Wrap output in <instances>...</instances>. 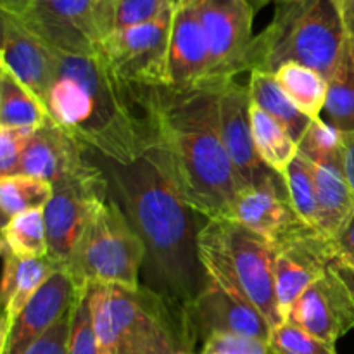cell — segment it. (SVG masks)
<instances>
[{
  "label": "cell",
  "mask_w": 354,
  "mask_h": 354,
  "mask_svg": "<svg viewBox=\"0 0 354 354\" xmlns=\"http://www.w3.org/2000/svg\"><path fill=\"white\" fill-rule=\"evenodd\" d=\"M206 275L256 308L270 325L282 324L273 280L275 242L230 218H209L199 232Z\"/></svg>",
  "instance_id": "cell-5"
},
{
  "label": "cell",
  "mask_w": 354,
  "mask_h": 354,
  "mask_svg": "<svg viewBox=\"0 0 354 354\" xmlns=\"http://www.w3.org/2000/svg\"><path fill=\"white\" fill-rule=\"evenodd\" d=\"M334 268H335V272L339 273V277L344 280L346 286L349 287V290H351L353 296H354V266H351L349 263L342 261V259L337 258L334 263Z\"/></svg>",
  "instance_id": "cell-41"
},
{
  "label": "cell",
  "mask_w": 354,
  "mask_h": 354,
  "mask_svg": "<svg viewBox=\"0 0 354 354\" xmlns=\"http://www.w3.org/2000/svg\"><path fill=\"white\" fill-rule=\"evenodd\" d=\"M251 127L256 152L266 168L283 178L290 162L299 154L297 142L270 114L251 104Z\"/></svg>",
  "instance_id": "cell-24"
},
{
  "label": "cell",
  "mask_w": 354,
  "mask_h": 354,
  "mask_svg": "<svg viewBox=\"0 0 354 354\" xmlns=\"http://www.w3.org/2000/svg\"><path fill=\"white\" fill-rule=\"evenodd\" d=\"M182 315L192 353L216 334L249 335L265 342L272 334V325L252 304L228 292L211 279L183 308Z\"/></svg>",
  "instance_id": "cell-12"
},
{
  "label": "cell",
  "mask_w": 354,
  "mask_h": 354,
  "mask_svg": "<svg viewBox=\"0 0 354 354\" xmlns=\"http://www.w3.org/2000/svg\"><path fill=\"white\" fill-rule=\"evenodd\" d=\"M249 75L251 76H249L248 88L252 106L259 107L273 120L279 121L289 131L290 137L299 144L313 120H310L306 114L297 109L296 104L287 97L282 86L279 85L273 73L251 71Z\"/></svg>",
  "instance_id": "cell-23"
},
{
  "label": "cell",
  "mask_w": 354,
  "mask_h": 354,
  "mask_svg": "<svg viewBox=\"0 0 354 354\" xmlns=\"http://www.w3.org/2000/svg\"><path fill=\"white\" fill-rule=\"evenodd\" d=\"M52 194L54 187L45 180L23 173L0 176V209L3 214V223L16 214L45 209Z\"/></svg>",
  "instance_id": "cell-29"
},
{
  "label": "cell",
  "mask_w": 354,
  "mask_h": 354,
  "mask_svg": "<svg viewBox=\"0 0 354 354\" xmlns=\"http://www.w3.org/2000/svg\"><path fill=\"white\" fill-rule=\"evenodd\" d=\"M335 259V242L311 225H303L275 241L273 280L282 324L301 294L324 277Z\"/></svg>",
  "instance_id": "cell-10"
},
{
  "label": "cell",
  "mask_w": 354,
  "mask_h": 354,
  "mask_svg": "<svg viewBox=\"0 0 354 354\" xmlns=\"http://www.w3.org/2000/svg\"><path fill=\"white\" fill-rule=\"evenodd\" d=\"M221 85L159 86L147 97L156 156L182 199L207 220L225 216L248 187L221 140Z\"/></svg>",
  "instance_id": "cell-2"
},
{
  "label": "cell",
  "mask_w": 354,
  "mask_h": 354,
  "mask_svg": "<svg viewBox=\"0 0 354 354\" xmlns=\"http://www.w3.org/2000/svg\"><path fill=\"white\" fill-rule=\"evenodd\" d=\"M317 185V228L337 241L354 218V190L342 161L315 165Z\"/></svg>",
  "instance_id": "cell-22"
},
{
  "label": "cell",
  "mask_w": 354,
  "mask_h": 354,
  "mask_svg": "<svg viewBox=\"0 0 354 354\" xmlns=\"http://www.w3.org/2000/svg\"><path fill=\"white\" fill-rule=\"evenodd\" d=\"M88 156L90 152L48 116L31 135L21 159L19 173L57 187L97 171L100 166L90 161Z\"/></svg>",
  "instance_id": "cell-16"
},
{
  "label": "cell",
  "mask_w": 354,
  "mask_h": 354,
  "mask_svg": "<svg viewBox=\"0 0 354 354\" xmlns=\"http://www.w3.org/2000/svg\"><path fill=\"white\" fill-rule=\"evenodd\" d=\"M47 118V109L33 92L0 66V127L38 128Z\"/></svg>",
  "instance_id": "cell-27"
},
{
  "label": "cell",
  "mask_w": 354,
  "mask_h": 354,
  "mask_svg": "<svg viewBox=\"0 0 354 354\" xmlns=\"http://www.w3.org/2000/svg\"><path fill=\"white\" fill-rule=\"evenodd\" d=\"M2 68L12 73L47 109V99L57 75L59 54L28 30L19 17L0 10Z\"/></svg>",
  "instance_id": "cell-18"
},
{
  "label": "cell",
  "mask_w": 354,
  "mask_h": 354,
  "mask_svg": "<svg viewBox=\"0 0 354 354\" xmlns=\"http://www.w3.org/2000/svg\"><path fill=\"white\" fill-rule=\"evenodd\" d=\"M151 90L124 83L99 55L59 54L47 113L86 152L127 165L154 147Z\"/></svg>",
  "instance_id": "cell-3"
},
{
  "label": "cell",
  "mask_w": 354,
  "mask_h": 354,
  "mask_svg": "<svg viewBox=\"0 0 354 354\" xmlns=\"http://www.w3.org/2000/svg\"><path fill=\"white\" fill-rule=\"evenodd\" d=\"M17 17L59 54L97 55L114 33V0H31Z\"/></svg>",
  "instance_id": "cell-8"
},
{
  "label": "cell",
  "mask_w": 354,
  "mask_h": 354,
  "mask_svg": "<svg viewBox=\"0 0 354 354\" xmlns=\"http://www.w3.org/2000/svg\"><path fill=\"white\" fill-rule=\"evenodd\" d=\"M145 254L144 241L111 194L86 220L64 268L80 290L92 283L135 287Z\"/></svg>",
  "instance_id": "cell-6"
},
{
  "label": "cell",
  "mask_w": 354,
  "mask_h": 354,
  "mask_svg": "<svg viewBox=\"0 0 354 354\" xmlns=\"http://www.w3.org/2000/svg\"><path fill=\"white\" fill-rule=\"evenodd\" d=\"M2 318H0V339L9 332L17 315L24 310L31 297L38 292L45 280L57 270L64 268L52 258L19 259L2 245Z\"/></svg>",
  "instance_id": "cell-21"
},
{
  "label": "cell",
  "mask_w": 354,
  "mask_h": 354,
  "mask_svg": "<svg viewBox=\"0 0 354 354\" xmlns=\"http://www.w3.org/2000/svg\"><path fill=\"white\" fill-rule=\"evenodd\" d=\"M299 154L310 159L313 165L342 161L344 159V135L320 118L313 120L306 133L297 144Z\"/></svg>",
  "instance_id": "cell-31"
},
{
  "label": "cell",
  "mask_w": 354,
  "mask_h": 354,
  "mask_svg": "<svg viewBox=\"0 0 354 354\" xmlns=\"http://www.w3.org/2000/svg\"><path fill=\"white\" fill-rule=\"evenodd\" d=\"M30 2L31 0H0V10H6V12L17 16V14H21L26 9Z\"/></svg>",
  "instance_id": "cell-42"
},
{
  "label": "cell",
  "mask_w": 354,
  "mask_h": 354,
  "mask_svg": "<svg viewBox=\"0 0 354 354\" xmlns=\"http://www.w3.org/2000/svg\"><path fill=\"white\" fill-rule=\"evenodd\" d=\"M268 346L272 354H337L334 344L315 337L290 322L272 328Z\"/></svg>",
  "instance_id": "cell-32"
},
{
  "label": "cell",
  "mask_w": 354,
  "mask_h": 354,
  "mask_svg": "<svg viewBox=\"0 0 354 354\" xmlns=\"http://www.w3.org/2000/svg\"><path fill=\"white\" fill-rule=\"evenodd\" d=\"M346 44L335 0H282L268 26L254 37L248 71L275 73L294 62L328 80Z\"/></svg>",
  "instance_id": "cell-4"
},
{
  "label": "cell",
  "mask_w": 354,
  "mask_h": 354,
  "mask_svg": "<svg viewBox=\"0 0 354 354\" xmlns=\"http://www.w3.org/2000/svg\"><path fill=\"white\" fill-rule=\"evenodd\" d=\"M249 3H251V7L252 9H254V12L258 9H261L263 6H266V3H270V2H275V3H279V2H282V0H248Z\"/></svg>",
  "instance_id": "cell-43"
},
{
  "label": "cell",
  "mask_w": 354,
  "mask_h": 354,
  "mask_svg": "<svg viewBox=\"0 0 354 354\" xmlns=\"http://www.w3.org/2000/svg\"><path fill=\"white\" fill-rule=\"evenodd\" d=\"M109 180L102 168L54 187V194L44 209L48 258L66 266L86 220L100 204L109 199Z\"/></svg>",
  "instance_id": "cell-13"
},
{
  "label": "cell",
  "mask_w": 354,
  "mask_h": 354,
  "mask_svg": "<svg viewBox=\"0 0 354 354\" xmlns=\"http://www.w3.org/2000/svg\"><path fill=\"white\" fill-rule=\"evenodd\" d=\"M286 322L334 344L354 328V296L334 265L294 303Z\"/></svg>",
  "instance_id": "cell-14"
},
{
  "label": "cell",
  "mask_w": 354,
  "mask_h": 354,
  "mask_svg": "<svg viewBox=\"0 0 354 354\" xmlns=\"http://www.w3.org/2000/svg\"><path fill=\"white\" fill-rule=\"evenodd\" d=\"M209 48L211 85L248 71L254 9L248 0H196Z\"/></svg>",
  "instance_id": "cell-11"
},
{
  "label": "cell",
  "mask_w": 354,
  "mask_h": 354,
  "mask_svg": "<svg viewBox=\"0 0 354 354\" xmlns=\"http://www.w3.org/2000/svg\"><path fill=\"white\" fill-rule=\"evenodd\" d=\"M223 218H230L273 242L308 225L294 211L282 176L263 185L245 187Z\"/></svg>",
  "instance_id": "cell-20"
},
{
  "label": "cell",
  "mask_w": 354,
  "mask_h": 354,
  "mask_svg": "<svg viewBox=\"0 0 354 354\" xmlns=\"http://www.w3.org/2000/svg\"><path fill=\"white\" fill-rule=\"evenodd\" d=\"M283 183L297 216L304 223L317 228V185L313 162L297 154L283 175Z\"/></svg>",
  "instance_id": "cell-30"
},
{
  "label": "cell",
  "mask_w": 354,
  "mask_h": 354,
  "mask_svg": "<svg viewBox=\"0 0 354 354\" xmlns=\"http://www.w3.org/2000/svg\"><path fill=\"white\" fill-rule=\"evenodd\" d=\"M178 0H114V31L151 23Z\"/></svg>",
  "instance_id": "cell-33"
},
{
  "label": "cell",
  "mask_w": 354,
  "mask_h": 354,
  "mask_svg": "<svg viewBox=\"0 0 354 354\" xmlns=\"http://www.w3.org/2000/svg\"><path fill=\"white\" fill-rule=\"evenodd\" d=\"M176 6L151 23L111 33L97 55L128 85L144 90L168 86L169 38Z\"/></svg>",
  "instance_id": "cell-9"
},
{
  "label": "cell",
  "mask_w": 354,
  "mask_h": 354,
  "mask_svg": "<svg viewBox=\"0 0 354 354\" xmlns=\"http://www.w3.org/2000/svg\"><path fill=\"white\" fill-rule=\"evenodd\" d=\"M335 3H337L339 14H341L346 38L354 47V0H335Z\"/></svg>",
  "instance_id": "cell-39"
},
{
  "label": "cell",
  "mask_w": 354,
  "mask_h": 354,
  "mask_svg": "<svg viewBox=\"0 0 354 354\" xmlns=\"http://www.w3.org/2000/svg\"><path fill=\"white\" fill-rule=\"evenodd\" d=\"M335 249H337L339 259L354 266V218L344 230V234L335 241Z\"/></svg>",
  "instance_id": "cell-38"
},
{
  "label": "cell",
  "mask_w": 354,
  "mask_h": 354,
  "mask_svg": "<svg viewBox=\"0 0 354 354\" xmlns=\"http://www.w3.org/2000/svg\"><path fill=\"white\" fill-rule=\"evenodd\" d=\"M324 116L342 135H354V47L349 41L328 78Z\"/></svg>",
  "instance_id": "cell-26"
},
{
  "label": "cell",
  "mask_w": 354,
  "mask_h": 354,
  "mask_svg": "<svg viewBox=\"0 0 354 354\" xmlns=\"http://www.w3.org/2000/svg\"><path fill=\"white\" fill-rule=\"evenodd\" d=\"M118 354H194L182 311L149 286H107Z\"/></svg>",
  "instance_id": "cell-7"
},
{
  "label": "cell",
  "mask_w": 354,
  "mask_h": 354,
  "mask_svg": "<svg viewBox=\"0 0 354 354\" xmlns=\"http://www.w3.org/2000/svg\"><path fill=\"white\" fill-rule=\"evenodd\" d=\"M102 162L111 192L144 241L147 286L182 311L209 280L199 258L207 220H196L203 214L182 199L154 147L127 165Z\"/></svg>",
  "instance_id": "cell-1"
},
{
  "label": "cell",
  "mask_w": 354,
  "mask_h": 354,
  "mask_svg": "<svg viewBox=\"0 0 354 354\" xmlns=\"http://www.w3.org/2000/svg\"><path fill=\"white\" fill-rule=\"evenodd\" d=\"M69 354H100L95 330H93L92 324V308H90L88 287H85V290L82 292L78 304L75 308V313H73Z\"/></svg>",
  "instance_id": "cell-34"
},
{
  "label": "cell",
  "mask_w": 354,
  "mask_h": 354,
  "mask_svg": "<svg viewBox=\"0 0 354 354\" xmlns=\"http://www.w3.org/2000/svg\"><path fill=\"white\" fill-rule=\"evenodd\" d=\"M83 290L76 287L66 268L52 273L0 339V354L26 353L30 346L75 310Z\"/></svg>",
  "instance_id": "cell-15"
},
{
  "label": "cell",
  "mask_w": 354,
  "mask_h": 354,
  "mask_svg": "<svg viewBox=\"0 0 354 354\" xmlns=\"http://www.w3.org/2000/svg\"><path fill=\"white\" fill-rule=\"evenodd\" d=\"M78 304V303H76ZM73 313L66 315L55 327H52L44 337L38 339L24 354H69V337H71Z\"/></svg>",
  "instance_id": "cell-37"
},
{
  "label": "cell",
  "mask_w": 354,
  "mask_h": 354,
  "mask_svg": "<svg viewBox=\"0 0 354 354\" xmlns=\"http://www.w3.org/2000/svg\"><path fill=\"white\" fill-rule=\"evenodd\" d=\"M37 128L0 127V176L19 173L21 159Z\"/></svg>",
  "instance_id": "cell-35"
},
{
  "label": "cell",
  "mask_w": 354,
  "mask_h": 354,
  "mask_svg": "<svg viewBox=\"0 0 354 354\" xmlns=\"http://www.w3.org/2000/svg\"><path fill=\"white\" fill-rule=\"evenodd\" d=\"M275 78L297 109L310 120H320L328 93V80L322 73L303 64H283L277 69Z\"/></svg>",
  "instance_id": "cell-25"
},
{
  "label": "cell",
  "mask_w": 354,
  "mask_h": 354,
  "mask_svg": "<svg viewBox=\"0 0 354 354\" xmlns=\"http://www.w3.org/2000/svg\"><path fill=\"white\" fill-rule=\"evenodd\" d=\"M209 48L196 0H180L173 17L168 52L169 88L211 85Z\"/></svg>",
  "instance_id": "cell-19"
},
{
  "label": "cell",
  "mask_w": 354,
  "mask_h": 354,
  "mask_svg": "<svg viewBox=\"0 0 354 354\" xmlns=\"http://www.w3.org/2000/svg\"><path fill=\"white\" fill-rule=\"evenodd\" d=\"M220 133L232 162L248 187L263 185L279 178L266 168L256 152L251 127V97L248 85L228 80L220 88Z\"/></svg>",
  "instance_id": "cell-17"
},
{
  "label": "cell",
  "mask_w": 354,
  "mask_h": 354,
  "mask_svg": "<svg viewBox=\"0 0 354 354\" xmlns=\"http://www.w3.org/2000/svg\"><path fill=\"white\" fill-rule=\"evenodd\" d=\"M199 354H272L268 342L241 334H216L207 339Z\"/></svg>",
  "instance_id": "cell-36"
},
{
  "label": "cell",
  "mask_w": 354,
  "mask_h": 354,
  "mask_svg": "<svg viewBox=\"0 0 354 354\" xmlns=\"http://www.w3.org/2000/svg\"><path fill=\"white\" fill-rule=\"evenodd\" d=\"M2 245L19 259L48 256L44 209L26 211L7 220L2 228Z\"/></svg>",
  "instance_id": "cell-28"
},
{
  "label": "cell",
  "mask_w": 354,
  "mask_h": 354,
  "mask_svg": "<svg viewBox=\"0 0 354 354\" xmlns=\"http://www.w3.org/2000/svg\"><path fill=\"white\" fill-rule=\"evenodd\" d=\"M344 171L354 190V135H344Z\"/></svg>",
  "instance_id": "cell-40"
}]
</instances>
